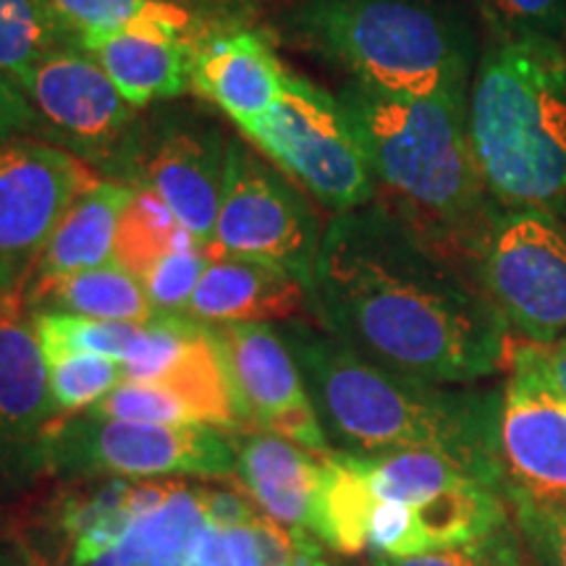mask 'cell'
<instances>
[{"mask_svg":"<svg viewBox=\"0 0 566 566\" xmlns=\"http://www.w3.org/2000/svg\"><path fill=\"white\" fill-rule=\"evenodd\" d=\"M38 137V118L24 90L0 69V139Z\"/></svg>","mask_w":566,"mask_h":566,"instance_id":"obj_38","label":"cell"},{"mask_svg":"<svg viewBox=\"0 0 566 566\" xmlns=\"http://www.w3.org/2000/svg\"><path fill=\"white\" fill-rule=\"evenodd\" d=\"M242 134L334 216L365 208L378 195L338 95L302 74L286 71L279 103Z\"/></svg>","mask_w":566,"mask_h":566,"instance_id":"obj_8","label":"cell"},{"mask_svg":"<svg viewBox=\"0 0 566 566\" xmlns=\"http://www.w3.org/2000/svg\"><path fill=\"white\" fill-rule=\"evenodd\" d=\"M38 137L108 181L129 187L145 118L124 101L101 63L80 45L45 55L21 82Z\"/></svg>","mask_w":566,"mask_h":566,"instance_id":"obj_9","label":"cell"},{"mask_svg":"<svg viewBox=\"0 0 566 566\" xmlns=\"http://www.w3.org/2000/svg\"><path fill=\"white\" fill-rule=\"evenodd\" d=\"M153 386L166 388L176 399H181L197 422L226 430V433H237L239 430L221 359L212 349L205 323L181 357L171 365V370Z\"/></svg>","mask_w":566,"mask_h":566,"instance_id":"obj_26","label":"cell"},{"mask_svg":"<svg viewBox=\"0 0 566 566\" xmlns=\"http://www.w3.org/2000/svg\"><path fill=\"white\" fill-rule=\"evenodd\" d=\"M286 66L273 40L237 21H210L192 38V92L221 108L242 129L279 103Z\"/></svg>","mask_w":566,"mask_h":566,"instance_id":"obj_16","label":"cell"},{"mask_svg":"<svg viewBox=\"0 0 566 566\" xmlns=\"http://www.w3.org/2000/svg\"><path fill=\"white\" fill-rule=\"evenodd\" d=\"M21 302L30 315L59 313L111 323H147L158 315L142 281L118 263L27 286Z\"/></svg>","mask_w":566,"mask_h":566,"instance_id":"obj_21","label":"cell"},{"mask_svg":"<svg viewBox=\"0 0 566 566\" xmlns=\"http://www.w3.org/2000/svg\"><path fill=\"white\" fill-rule=\"evenodd\" d=\"M279 325L331 449L352 457L436 451L504 491L499 464V391L430 386L367 363L300 317Z\"/></svg>","mask_w":566,"mask_h":566,"instance_id":"obj_2","label":"cell"},{"mask_svg":"<svg viewBox=\"0 0 566 566\" xmlns=\"http://www.w3.org/2000/svg\"><path fill=\"white\" fill-rule=\"evenodd\" d=\"M212 263L208 247H187L158 260L150 271L142 273V286L158 313H187L197 283Z\"/></svg>","mask_w":566,"mask_h":566,"instance_id":"obj_32","label":"cell"},{"mask_svg":"<svg viewBox=\"0 0 566 566\" xmlns=\"http://www.w3.org/2000/svg\"><path fill=\"white\" fill-rule=\"evenodd\" d=\"M323 233L321 216L302 189L242 139H231L210 258L260 260L310 286Z\"/></svg>","mask_w":566,"mask_h":566,"instance_id":"obj_10","label":"cell"},{"mask_svg":"<svg viewBox=\"0 0 566 566\" xmlns=\"http://www.w3.org/2000/svg\"><path fill=\"white\" fill-rule=\"evenodd\" d=\"M55 409L48 363L21 300L0 302V467L38 470Z\"/></svg>","mask_w":566,"mask_h":566,"instance_id":"obj_15","label":"cell"},{"mask_svg":"<svg viewBox=\"0 0 566 566\" xmlns=\"http://www.w3.org/2000/svg\"><path fill=\"white\" fill-rule=\"evenodd\" d=\"M310 321L365 357L430 386H472L509 363V331L478 283L388 205L325 226Z\"/></svg>","mask_w":566,"mask_h":566,"instance_id":"obj_1","label":"cell"},{"mask_svg":"<svg viewBox=\"0 0 566 566\" xmlns=\"http://www.w3.org/2000/svg\"><path fill=\"white\" fill-rule=\"evenodd\" d=\"M63 27L76 40L113 32H145L166 38H195L210 21L200 6L160 0H51Z\"/></svg>","mask_w":566,"mask_h":566,"instance_id":"obj_24","label":"cell"},{"mask_svg":"<svg viewBox=\"0 0 566 566\" xmlns=\"http://www.w3.org/2000/svg\"><path fill=\"white\" fill-rule=\"evenodd\" d=\"M281 40L365 87L467 101L475 34L446 0H292L275 17Z\"/></svg>","mask_w":566,"mask_h":566,"instance_id":"obj_5","label":"cell"},{"mask_svg":"<svg viewBox=\"0 0 566 566\" xmlns=\"http://www.w3.org/2000/svg\"><path fill=\"white\" fill-rule=\"evenodd\" d=\"M229 142L210 116L192 108L150 113L139 137L132 189H153L202 247L216 237Z\"/></svg>","mask_w":566,"mask_h":566,"instance_id":"obj_13","label":"cell"},{"mask_svg":"<svg viewBox=\"0 0 566 566\" xmlns=\"http://www.w3.org/2000/svg\"><path fill=\"white\" fill-rule=\"evenodd\" d=\"M229 436L237 451L233 480L242 485L247 499L275 525L310 533L325 457L260 430H239Z\"/></svg>","mask_w":566,"mask_h":566,"instance_id":"obj_17","label":"cell"},{"mask_svg":"<svg viewBox=\"0 0 566 566\" xmlns=\"http://www.w3.org/2000/svg\"><path fill=\"white\" fill-rule=\"evenodd\" d=\"M467 273L525 344L566 338V221L495 208L462 252Z\"/></svg>","mask_w":566,"mask_h":566,"instance_id":"obj_6","label":"cell"},{"mask_svg":"<svg viewBox=\"0 0 566 566\" xmlns=\"http://www.w3.org/2000/svg\"><path fill=\"white\" fill-rule=\"evenodd\" d=\"M200 323H283L310 317L307 286L279 265L218 258L187 304Z\"/></svg>","mask_w":566,"mask_h":566,"instance_id":"obj_18","label":"cell"},{"mask_svg":"<svg viewBox=\"0 0 566 566\" xmlns=\"http://www.w3.org/2000/svg\"><path fill=\"white\" fill-rule=\"evenodd\" d=\"M357 132L375 187L401 218L449 252L462 254L495 205L467 132V101L407 97L346 82L336 92Z\"/></svg>","mask_w":566,"mask_h":566,"instance_id":"obj_4","label":"cell"},{"mask_svg":"<svg viewBox=\"0 0 566 566\" xmlns=\"http://www.w3.org/2000/svg\"><path fill=\"white\" fill-rule=\"evenodd\" d=\"M48 384L61 417L80 415L124 384L122 363L97 354H80L48 365Z\"/></svg>","mask_w":566,"mask_h":566,"instance_id":"obj_30","label":"cell"},{"mask_svg":"<svg viewBox=\"0 0 566 566\" xmlns=\"http://www.w3.org/2000/svg\"><path fill=\"white\" fill-rule=\"evenodd\" d=\"M84 412L108 417V420H129V422H155V424H202L195 420L187 405L176 399L171 391L160 386L147 384H124L97 401L95 407Z\"/></svg>","mask_w":566,"mask_h":566,"instance_id":"obj_33","label":"cell"},{"mask_svg":"<svg viewBox=\"0 0 566 566\" xmlns=\"http://www.w3.org/2000/svg\"><path fill=\"white\" fill-rule=\"evenodd\" d=\"M205 331L221 359L239 430L281 436L317 457L334 451L279 325L205 323Z\"/></svg>","mask_w":566,"mask_h":566,"instance_id":"obj_12","label":"cell"},{"mask_svg":"<svg viewBox=\"0 0 566 566\" xmlns=\"http://www.w3.org/2000/svg\"><path fill=\"white\" fill-rule=\"evenodd\" d=\"M467 132L495 208L566 221L564 42L488 40L467 97Z\"/></svg>","mask_w":566,"mask_h":566,"instance_id":"obj_3","label":"cell"},{"mask_svg":"<svg viewBox=\"0 0 566 566\" xmlns=\"http://www.w3.org/2000/svg\"><path fill=\"white\" fill-rule=\"evenodd\" d=\"M527 548L512 522L470 546L412 558L375 556L373 566H527Z\"/></svg>","mask_w":566,"mask_h":566,"instance_id":"obj_35","label":"cell"},{"mask_svg":"<svg viewBox=\"0 0 566 566\" xmlns=\"http://www.w3.org/2000/svg\"><path fill=\"white\" fill-rule=\"evenodd\" d=\"M42 467L69 478L233 480L237 451L231 436L210 424L129 422L80 412L53 424Z\"/></svg>","mask_w":566,"mask_h":566,"instance_id":"obj_7","label":"cell"},{"mask_svg":"<svg viewBox=\"0 0 566 566\" xmlns=\"http://www.w3.org/2000/svg\"><path fill=\"white\" fill-rule=\"evenodd\" d=\"M378 504L357 457L331 451L323 459V475L317 485L310 533L323 546L344 556L367 551L373 509Z\"/></svg>","mask_w":566,"mask_h":566,"instance_id":"obj_23","label":"cell"},{"mask_svg":"<svg viewBox=\"0 0 566 566\" xmlns=\"http://www.w3.org/2000/svg\"><path fill=\"white\" fill-rule=\"evenodd\" d=\"M69 45H76V40L51 0H0V69L19 87L45 55Z\"/></svg>","mask_w":566,"mask_h":566,"instance_id":"obj_28","label":"cell"},{"mask_svg":"<svg viewBox=\"0 0 566 566\" xmlns=\"http://www.w3.org/2000/svg\"><path fill=\"white\" fill-rule=\"evenodd\" d=\"M132 197V187L108 179L95 181L90 189H84L63 216L59 229L53 231L27 286H42V283L66 279V275L111 265L113 252H116L118 223H122Z\"/></svg>","mask_w":566,"mask_h":566,"instance_id":"obj_20","label":"cell"},{"mask_svg":"<svg viewBox=\"0 0 566 566\" xmlns=\"http://www.w3.org/2000/svg\"><path fill=\"white\" fill-rule=\"evenodd\" d=\"M504 499L530 558L537 566H566V512L535 504L516 491H504Z\"/></svg>","mask_w":566,"mask_h":566,"instance_id":"obj_34","label":"cell"},{"mask_svg":"<svg viewBox=\"0 0 566 566\" xmlns=\"http://www.w3.org/2000/svg\"><path fill=\"white\" fill-rule=\"evenodd\" d=\"M200 244L153 189L137 187L118 223L113 263L142 279L166 254ZM202 247V244H200Z\"/></svg>","mask_w":566,"mask_h":566,"instance_id":"obj_27","label":"cell"},{"mask_svg":"<svg viewBox=\"0 0 566 566\" xmlns=\"http://www.w3.org/2000/svg\"><path fill=\"white\" fill-rule=\"evenodd\" d=\"M205 527L197 488L174 483L160 506L137 516L122 543L87 566H192V548Z\"/></svg>","mask_w":566,"mask_h":566,"instance_id":"obj_22","label":"cell"},{"mask_svg":"<svg viewBox=\"0 0 566 566\" xmlns=\"http://www.w3.org/2000/svg\"><path fill=\"white\" fill-rule=\"evenodd\" d=\"M80 48L101 63L124 101L137 111L176 101L192 90V38L113 32L84 38Z\"/></svg>","mask_w":566,"mask_h":566,"instance_id":"obj_19","label":"cell"},{"mask_svg":"<svg viewBox=\"0 0 566 566\" xmlns=\"http://www.w3.org/2000/svg\"><path fill=\"white\" fill-rule=\"evenodd\" d=\"M32 321L48 365L80 354H97L124 365L145 328V323H111L59 313L32 315Z\"/></svg>","mask_w":566,"mask_h":566,"instance_id":"obj_29","label":"cell"},{"mask_svg":"<svg viewBox=\"0 0 566 566\" xmlns=\"http://www.w3.org/2000/svg\"><path fill=\"white\" fill-rule=\"evenodd\" d=\"M509 370H520L566 401V338L554 344H520L509 352Z\"/></svg>","mask_w":566,"mask_h":566,"instance_id":"obj_36","label":"cell"},{"mask_svg":"<svg viewBox=\"0 0 566 566\" xmlns=\"http://www.w3.org/2000/svg\"><path fill=\"white\" fill-rule=\"evenodd\" d=\"M101 181L40 137L0 139V302L21 300L71 205Z\"/></svg>","mask_w":566,"mask_h":566,"instance_id":"obj_11","label":"cell"},{"mask_svg":"<svg viewBox=\"0 0 566 566\" xmlns=\"http://www.w3.org/2000/svg\"><path fill=\"white\" fill-rule=\"evenodd\" d=\"M491 40L566 38V0H475Z\"/></svg>","mask_w":566,"mask_h":566,"instance_id":"obj_31","label":"cell"},{"mask_svg":"<svg viewBox=\"0 0 566 566\" xmlns=\"http://www.w3.org/2000/svg\"><path fill=\"white\" fill-rule=\"evenodd\" d=\"M160 3H187V6H195V0H160Z\"/></svg>","mask_w":566,"mask_h":566,"instance_id":"obj_39","label":"cell"},{"mask_svg":"<svg viewBox=\"0 0 566 566\" xmlns=\"http://www.w3.org/2000/svg\"><path fill=\"white\" fill-rule=\"evenodd\" d=\"M132 480H105L90 491L71 493L61 504L59 525L74 548V566H87L116 548L134 522L129 506Z\"/></svg>","mask_w":566,"mask_h":566,"instance_id":"obj_25","label":"cell"},{"mask_svg":"<svg viewBox=\"0 0 566 566\" xmlns=\"http://www.w3.org/2000/svg\"><path fill=\"white\" fill-rule=\"evenodd\" d=\"M200 506L210 527L233 530L258 520V509L242 491H221V488H197Z\"/></svg>","mask_w":566,"mask_h":566,"instance_id":"obj_37","label":"cell"},{"mask_svg":"<svg viewBox=\"0 0 566 566\" xmlns=\"http://www.w3.org/2000/svg\"><path fill=\"white\" fill-rule=\"evenodd\" d=\"M504 491L566 512V401L525 373H509L499 405Z\"/></svg>","mask_w":566,"mask_h":566,"instance_id":"obj_14","label":"cell"}]
</instances>
